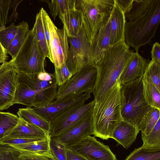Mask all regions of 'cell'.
Segmentation results:
<instances>
[{"instance_id": "7", "label": "cell", "mask_w": 160, "mask_h": 160, "mask_svg": "<svg viewBox=\"0 0 160 160\" xmlns=\"http://www.w3.org/2000/svg\"><path fill=\"white\" fill-rule=\"evenodd\" d=\"M97 68L88 64L73 75L65 83L58 87L56 100L62 99L86 92L91 93L96 83Z\"/></svg>"}, {"instance_id": "25", "label": "cell", "mask_w": 160, "mask_h": 160, "mask_svg": "<svg viewBox=\"0 0 160 160\" xmlns=\"http://www.w3.org/2000/svg\"><path fill=\"white\" fill-rule=\"evenodd\" d=\"M160 109L151 107L140 120L138 128L142 135H147L160 119Z\"/></svg>"}, {"instance_id": "16", "label": "cell", "mask_w": 160, "mask_h": 160, "mask_svg": "<svg viewBox=\"0 0 160 160\" xmlns=\"http://www.w3.org/2000/svg\"><path fill=\"white\" fill-rule=\"evenodd\" d=\"M93 133L92 114L65 132L55 138L67 146L74 144L86 136H91Z\"/></svg>"}, {"instance_id": "30", "label": "cell", "mask_w": 160, "mask_h": 160, "mask_svg": "<svg viewBox=\"0 0 160 160\" xmlns=\"http://www.w3.org/2000/svg\"><path fill=\"white\" fill-rule=\"evenodd\" d=\"M142 84L143 95L148 104L160 109V92L154 85L143 78Z\"/></svg>"}, {"instance_id": "8", "label": "cell", "mask_w": 160, "mask_h": 160, "mask_svg": "<svg viewBox=\"0 0 160 160\" xmlns=\"http://www.w3.org/2000/svg\"><path fill=\"white\" fill-rule=\"evenodd\" d=\"M68 41L69 49L65 63L72 76L87 64L95 65L92 58L91 46L83 26L78 36L75 37H68Z\"/></svg>"}, {"instance_id": "27", "label": "cell", "mask_w": 160, "mask_h": 160, "mask_svg": "<svg viewBox=\"0 0 160 160\" xmlns=\"http://www.w3.org/2000/svg\"><path fill=\"white\" fill-rule=\"evenodd\" d=\"M46 2L54 20L59 14L76 8L77 0H49Z\"/></svg>"}, {"instance_id": "9", "label": "cell", "mask_w": 160, "mask_h": 160, "mask_svg": "<svg viewBox=\"0 0 160 160\" xmlns=\"http://www.w3.org/2000/svg\"><path fill=\"white\" fill-rule=\"evenodd\" d=\"M81 101L72 105L50 122V137L64 133L92 114L95 104L94 100L85 104Z\"/></svg>"}, {"instance_id": "39", "label": "cell", "mask_w": 160, "mask_h": 160, "mask_svg": "<svg viewBox=\"0 0 160 160\" xmlns=\"http://www.w3.org/2000/svg\"><path fill=\"white\" fill-rule=\"evenodd\" d=\"M13 1L0 0V26L5 25L8 22V13L12 7Z\"/></svg>"}, {"instance_id": "29", "label": "cell", "mask_w": 160, "mask_h": 160, "mask_svg": "<svg viewBox=\"0 0 160 160\" xmlns=\"http://www.w3.org/2000/svg\"><path fill=\"white\" fill-rule=\"evenodd\" d=\"M20 120L15 114L0 111V140L9 134Z\"/></svg>"}, {"instance_id": "40", "label": "cell", "mask_w": 160, "mask_h": 160, "mask_svg": "<svg viewBox=\"0 0 160 160\" xmlns=\"http://www.w3.org/2000/svg\"><path fill=\"white\" fill-rule=\"evenodd\" d=\"M45 138H13L8 136H6L0 140V144L7 145L21 144L40 140Z\"/></svg>"}, {"instance_id": "28", "label": "cell", "mask_w": 160, "mask_h": 160, "mask_svg": "<svg viewBox=\"0 0 160 160\" xmlns=\"http://www.w3.org/2000/svg\"><path fill=\"white\" fill-rule=\"evenodd\" d=\"M124 160H160V148H135Z\"/></svg>"}, {"instance_id": "4", "label": "cell", "mask_w": 160, "mask_h": 160, "mask_svg": "<svg viewBox=\"0 0 160 160\" xmlns=\"http://www.w3.org/2000/svg\"><path fill=\"white\" fill-rule=\"evenodd\" d=\"M114 0H78L76 8L82 14L83 26L91 46L101 27L109 19Z\"/></svg>"}, {"instance_id": "31", "label": "cell", "mask_w": 160, "mask_h": 160, "mask_svg": "<svg viewBox=\"0 0 160 160\" xmlns=\"http://www.w3.org/2000/svg\"><path fill=\"white\" fill-rule=\"evenodd\" d=\"M50 136L48 135L44 139L23 144L8 146L18 150L31 152H42L50 150L49 142Z\"/></svg>"}, {"instance_id": "13", "label": "cell", "mask_w": 160, "mask_h": 160, "mask_svg": "<svg viewBox=\"0 0 160 160\" xmlns=\"http://www.w3.org/2000/svg\"><path fill=\"white\" fill-rule=\"evenodd\" d=\"M18 83V74L12 59L0 65V111L13 105Z\"/></svg>"}, {"instance_id": "33", "label": "cell", "mask_w": 160, "mask_h": 160, "mask_svg": "<svg viewBox=\"0 0 160 160\" xmlns=\"http://www.w3.org/2000/svg\"><path fill=\"white\" fill-rule=\"evenodd\" d=\"M142 147L147 148H160V119L147 136L142 135Z\"/></svg>"}, {"instance_id": "36", "label": "cell", "mask_w": 160, "mask_h": 160, "mask_svg": "<svg viewBox=\"0 0 160 160\" xmlns=\"http://www.w3.org/2000/svg\"><path fill=\"white\" fill-rule=\"evenodd\" d=\"M49 146L52 152L58 160H67L66 146L55 137H50Z\"/></svg>"}, {"instance_id": "44", "label": "cell", "mask_w": 160, "mask_h": 160, "mask_svg": "<svg viewBox=\"0 0 160 160\" xmlns=\"http://www.w3.org/2000/svg\"><path fill=\"white\" fill-rule=\"evenodd\" d=\"M6 50L4 48L0 42V60L6 62L8 57Z\"/></svg>"}, {"instance_id": "34", "label": "cell", "mask_w": 160, "mask_h": 160, "mask_svg": "<svg viewBox=\"0 0 160 160\" xmlns=\"http://www.w3.org/2000/svg\"><path fill=\"white\" fill-rule=\"evenodd\" d=\"M18 26L12 23L8 27L5 25L0 27V42L6 50L13 39L17 33Z\"/></svg>"}, {"instance_id": "1", "label": "cell", "mask_w": 160, "mask_h": 160, "mask_svg": "<svg viewBox=\"0 0 160 160\" xmlns=\"http://www.w3.org/2000/svg\"><path fill=\"white\" fill-rule=\"evenodd\" d=\"M134 53L122 41L111 46L95 64L96 80L91 92L95 103L101 101L118 81Z\"/></svg>"}, {"instance_id": "2", "label": "cell", "mask_w": 160, "mask_h": 160, "mask_svg": "<svg viewBox=\"0 0 160 160\" xmlns=\"http://www.w3.org/2000/svg\"><path fill=\"white\" fill-rule=\"evenodd\" d=\"M125 41L138 53L140 48L149 44L160 22V0H150L140 10L126 17Z\"/></svg>"}, {"instance_id": "5", "label": "cell", "mask_w": 160, "mask_h": 160, "mask_svg": "<svg viewBox=\"0 0 160 160\" xmlns=\"http://www.w3.org/2000/svg\"><path fill=\"white\" fill-rule=\"evenodd\" d=\"M45 58L38 42L33 26L15 58L12 59L13 65L18 74L30 76L45 71Z\"/></svg>"}, {"instance_id": "18", "label": "cell", "mask_w": 160, "mask_h": 160, "mask_svg": "<svg viewBox=\"0 0 160 160\" xmlns=\"http://www.w3.org/2000/svg\"><path fill=\"white\" fill-rule=\"evenodd\" d=\"M110 42V18L98 32L91 45L92 58L95 65L102 58L105 52L111 47Z\"/></svg>"}, {"instance_id": "22", "label": "cell", "mask_w": 160, "mask_h": 160, "mask_svg": "<svg viewBox=\"0 0 160 160\" xmlns=\"http://www.w3.org/2000/svg\"><path fill=\"white\" fill-rule=\"evenodd\" d=\"M49 134V133L36 126L20 119L16 126L6 136L13 138H42Z\"/></svg>"}, {"instance_id": "32", "label": "cell", "mask_w": 160, "mask_h": 160, "mask_svg": "<svg viewBox=\"0 0 160 160\" xmlns=\"http://www.w3.org/2000/svg\"><path fill=\"white\" fill-rule=\"evenodd\" d=\"M142 78L153 84L160 92V63L152 59L148 63Z\"/></svg>"}, {"instance_id": "26", "label": "cell", "mask_w": 160, "mask_h": 160, "mask_svg": "<svg viewBox=\"0 0 160 160\" xmlns=\"http://www.w3.org/2000/svg\"><path fill=\"white\" fill-rule=\"evenodd\" d=\"M33 26L35 28L38 42L44 56L46 58H49L52 63L50 50L47 44L40 11L36 15Z\"/></svg>"}, {"instance_id": "24", "label": "cell", "mask_w": 160, "mask_h": 160, "mask_svg": "<svg viewBox=\"0 0 160 160\" xmlns=\"http://www.w3.org/2000/svg\"><path fill=\"white\" fill-rule=\"evenodd\" d=\"M18 26V28L15 37L6 50L7 53L11 56L12 60L16 57L30 30L27 22L23 21Z\"/></svg>"}, {"instance_id": "17", "label": "cell", "mask_w": 160, "mask_h": 160, "mask_svg": "<svg viewBox=\"0 0 160 160\" xmlns=\"http://www.w3.org/2000/svg\"><path fill=\"white\" fill-rule=\"evenodd\" d=\"M110 19V44L112 46L122 41H125L127 22L125 13L115 3Z\"/></svg>"}, {"instance_id": "14", "label": "cell", "mask_w": 160, "mask_h": 160, "mask_svg": "<svg viewBox=\"0 0 160 160\" xmlns=\"http://www.w3.org/2000/svg\"><path fill=\"white\" fill-rule=\"evenodd\" d=\"M89 92L60 100L32 108L37 113L50 122L54 118L74 104L85 101L91 97Z\"/></svg>"}, {"instance_id": "43", "label": "cell", "mask_w": 160, "mask_h": 160, "mask_svg": "<svg viewBox=\"0 0 160 160\" xmlns=\"http://www.w3.org/2000/svg\"><path fill=\"white\" fill-rule=\"evenodd\" d=\"M66 154L67 160H87L83 157L73 152L67 147Z\"/></svg>"}, {"instance_id": "10", "label": "cell", "mask_w": 160, "mask_h": 160, "mask_svg": "<svg viewBox=\"0 0 160 160\" xmlns=\"http://www.w3.org/2000/svg\"><path fill=\"white\" fill-rule=\"evenodd\" d=\"M45 15L49 34L52 63L55 67L59 68L67 59L69 49L68 37L64 28H58L46 11Z\"/></svg>"}, {"instance_id": "42", "label": "cell", "mask_w": 160, "mask_h": 160, "mask_svg": "<svg viewBox=\"0 0 160 160\" xmlns=\"http://www.w3.org/2000/svg\"><path fill=\"white\" fill-rule=\"evenodd\" d=\"M151 58L160 63V44L157 42L154 43L151 51Z\"/></svg>"}, {"instance_id": "21", "label": "cell", "mask_w": 160, "mask_h": 160, "mask_svg": "<svg viewBox=\"0 0 160 160\" xmlns=\"http://www.w3.org/2000/svg\"><path fill=\"white\" fill-rule=\"evenodd\" d=\"M58 15L68 37H77L83 27L81 11L76 8Z\"/></svg>"}, {"instance_id": "38", "label": "cell", "mask_w": 160, "mask_h": 160, "mask_svg": "<svg viewBox=\"0 0 160 160\" xmlns=\"http://www.w3.org/2000/svg\"><path fill=\"white\" fill-rule=\"evenodd\" d=\"M20 151L9 146L0 144V160H21Z\"/></svg>"}, {"instance_id": "11", "label": "cell", "mask_w": 160, "mask_h": 160, "mask_svg": "<svg viewBox=\"0 0 160 160\" xmlns=\"http://www.w3.org/2000/svg\"><path fill=\"white\" fill-rule=\"evenodd\" d=\"M87 160H117L109 146L94 137L86 136L72 144L66 146Z\"/></svg>"}, {"instance_id": "41", "label": "cell", "mask_w": 160, "mask_h": 160, "mask_svg": "<svg viewBox=\"0 0 160 160\" xmlns=\"http://www.w3.org/2000/svg\"><path fill=\"white\" fill-rule=\"evenodd\" d=\"M134 1V0H114V2L125 14L131 9Z\"/></svg>"}, {"instance_id": "3", "label": "cell", "mask_w": 160, "mask_h": 160, "mask_svg": "<svg viewBox=\"0 0 160 160\" xmlns=\"http://www.w3.org/2000/svg\"><path fill=\"white\" fill-rule=\"evenodd\" d=\"M124 90L118 81L100 102L95 104L92 115L93 135L103 140L112 138L115 128L123 120Z\"/></svg>"}, {"instance_id": "35", "label": "cell", "mask_w": 160, "mask_h": 160, "mask_svg": "<svg viewBox=\"0 0 160 160\" xmlns=\"http://www.w3.org/2000/svg\"><path fill=\"white\" fill-rule=\"evenodd\" d=\"M21 160H58L51 149L42 152H31L19 150Z\"/></svg>"}, {"instance_id": "37", "label": "cell", "mask_w": 160, "mask_h": 160, "mask_svg": "<svg viewBox=\"0 0 160 160\" xmlns=\"http://www.w3.org/2000/svg\"><path fill=\"white\" fill-rule=\"evenodd\" d=\"M54 75L56 82L58 87L68 82L72 75L68 69L65 62L59 68L55 67Z\"/></svg>"}, {"instance_id": "23", "label": "cell", "mask_w": 160, "mask_h": 160, "mask_svg": "<svg viewBox=\"0 0 160 160\" xmlns=\"http://www.w3.org/2000/svg\"><path fill=\"white\" fill-rule=\"evenodd\" d=\"M17 114L20 120L35 125L50 133V122L36 113L32 107H27L25 108H19Z\"/></svg>"}, {"instance_id": "45", "label": "cell", "mask_w": 160, "mask_h": 160, "mask_svg": "<svg viewBox=\"0 0 160 160\" xmlns=\"http://www.w3.org/2000/svg\"><path fill=\"white\" fill-rule=\"evenodd\" d=\"M4 62L2 60H0V63H3V62Z\"/></svg>"}, {"instance_id": "15", "label": "cell", "mask_w": 160, "mask_h": 160, "mask_svg": "<svg viewBox=\"0 0 160 160\" xmlns=\"http://www.w3.org/2000/svg\"><path fill=\"white\" fill-rule=\"evenodd\" d=\"M148 64L146 60L138 53L134 52L118 81L124 87L132 86L138 83L142 80Z\"/></svg>"}, {"instance_id": "6", "label": "cell", "mask_w": 160, "mask_h": 160, "mask_svg": "<svg viewBox=\"0 0 160 160\" xmlns=\"http://www.w3.org/2000/svg\"><path fill=\"white\" fill-rule=\"evenodd\" d=\"M122 87L124 95L122 110V118L138 127L141 119L151 107L146 102L143 95L142 80L132 86Z\"/></svg>"}, {"instance_id": "19", "label": "cell", "mask_w": 160, "mask_h": 160, "mask_svg": "<svg viewBox=\"0 0 160 160\" xmlns=\"http://www.w3.org/2000/svg\"><path fill=\"white\" fill-rule=\"evenodd\" d=\"M139 132L137 127L122 120L115 128L112 138L128 149L136 140Z\"/></svg>"}, {"instance_id": "12", "label": "cell", "mask_w": 160, "mask_h": 160, "mask_svg": "<svg viewBox=\"0 0 160 160\" xmlns=\"http://www.w3.org/2000/svg\"><path fill=\"white\" fill-rule=\"evenodd\" d=\"M58 86L46 89L35 90L18 81L13 105L20 104L27 107H35L49 103L56 99Z\"/></svg>"}, {"instance_id": "20", "label": "cell", "mask_w": 160, "mask_h": 160, "mask_svg": "<svg viewBox=\"0 0 160 160\" xmlns=\"http://www.w3.org/2000/svg\"><path fill=\"white\" fill-rule=\"evenodd\" d=\"M18 81L23 82L35 90L46 89L58 86L56 82L54 73L45 71L38 73L28 76L18 74Z\"/></svg>"}]
</instances>
